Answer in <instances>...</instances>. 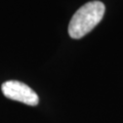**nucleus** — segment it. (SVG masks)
<instances>
[{
    "label": "nucleus",
    "mask_w": 123,
    "mask_h": 123,
    "mask_svg": "<svg viewBox=\"0 0 123 123\" xmlns=\"http://www.w3.org/2000/svg\"><path fill=\"white\" fill-rule=\"evenodd\" d=\"M1 90L7 98L21 102L29 106H37L39 98L30 86L17 80H9L2 84Z\"/></svg>",
    "instance_id": "nucleus-2"
},
{
    "label": "nucleus",
    "mask_w": 123,
    "mask_h": 123,
    "mask_svg": "<svg viewBox=\"0 0 123 123\" xmlns=\"http://www.w3.org/2000/svg\"><path fill=\"white\" fill-rule=\"evenodd\" d=\"M105 5L101 1H91L82 5L72 17L68 27L69 35L80 39L97 26L105 14Z\"/></svg>",
    "instance_id": "nucleus-1"
}]
</instances>
